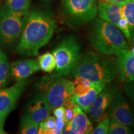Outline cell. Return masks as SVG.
I'll return each mask as SVG.
<instances>
[{"instance_id":"cell-5","label":"cell","mask_w":134,"mask_h":134,"mask_svg":"<svg viewBox=\"0 0 134 134\" xmlns=\"http://www.w3.org/2000/svg\"><path fill=\"white\" fill-rule=\"evenodd\" d=\"M29 14L28 10L14 11L6 6L0 8V42L8 44L18 41Z\"/></svg>"},{"instance_id":"cell-10","label":"cell","mask_w":134,"mask_h":134,"mask_svg":"<svg viewBox=\"0 0 134 134\" xmlns=\"http://www.w3.org/2000/svg\"><path fill=\"white\" fill-rule=\"evenodd\" d=\"M115 94L116 89L114 87H105L99 93L87 111L92 121L98 122L103 118Z\"/></svg>"},{"instance_id":"cell-14","label":"cell","mask_w":134,"mask_h":134,"mask_svg":"<svg viewBox=\"0 0 134 134\" xmlns=\"http://www.w3.org/2000/svg\"><path fill=\"white\" fill-rule=\"evenodd\" d=\"M70 124L72 131L75 134L91 133L93 129L92 122L89 119L83 110L76 104L74 109V115Z\"/></svg>"},{"instance_id":"cell-1","label":"cell","mask_w":134,"mask_h":134,"mask_svg":"<svg viewBox=\"0 0 134 134\" xmlns=\"http://www.w3.org/2000/svg\"><path fill=\"white\" fill-rule=\"evenodd\" d=\"M55 27L56 21L50 14L39 11L31 12L20 37L18 53L36 56L52 37Z\"/></svg>"},{"instance_id":"cell-18","label":"cell","mask_w":134,"mask_h":134,"mask_svg":"<svg viewBox=\"0 0 134 134\" xmlns=\"http://www.w3.org/2000/svg\"><path fill=\"white\" fill-rule=\"evenodd\" d=\"M40 69L47 73H51L56 68V61L52 53L47 52L40 55L38 58Z\"/></svg>"},{"instance_id":"cell-24","label":"cell","mask_w":134,"mask_h":134,"mask_svg":"<svg viewBox=\"0 0 134 134\" xmlns=\"http://www.w3.org/2000/svg\"><path fill=\"white\" fill-rule=\"evenodd\" d=\"M56 118L55 117L48 116L39 124L38 133L39 134H50L51 130L55 127Z\"/></svg>"},{"instance_id":"cell-3","label":"cell","mask_w":134,"mask_h":134,"mask_svg":"<svg viewBox=\"0 0 134 134\" xmlns=\"http://www.w3.org/2000/svg\"><path fill=\"white\" fill-rule=\"evenodd\" d=\"M71 73L75 78L81 77L93 83L105 85L116 75L115 66L108 60L93 52L81 55Z\"/></svg>"},{"instance_id":"cell-8","label":"cell","mask_w":134,"mask_h":134,"mask_svg":"<svg viewBox=\"0 0 134 134\" xmlns=\"http://www.w3.org/2000/svg\"><path fill=\"white\" fill-rule=\"evenodd\" d=\"M109 108L110 119L134 129V112L123 93L115 94Z\"/></svg>"},{"instance_id":"cell-11","label":"cell","mask_w":134,"mask_h":134,"mask_svg":"<svg viewBox=\"0 0 134 134\" xmlns=\"http://www.w3.org/2000/svg\"><path fill=\"white\" fill-rule=\"evenodd\" d=\"M115 62L116 75L122 83L134 80V53L129 48L117 53Z\"/></svg>"},{"instance_id":"cell-12","label":"cell","mask_w":134,"mask_h":134,"mask_svg":"<svg viewBox=\"0 0 134 134\" xmlns=\"http://www.w3.org/2000/svg\"><path fill=\"white\" fill-rule=\"evenodd\" d=\"M51 108L43 93L37 94L28 104L25 115L39 124L50 115Z\"/></svg>"},{"instance_id":"cell-25","label":"cell","mask_w":134,"mask_h":134,"mask_svg":"<svg viewBox=\"0 0 134 134\" xmlns=\"http://www.w3.org/2000/svg\"><path fill=\"white\" fill-rule=\"evenodd\" d=\"M110 117H104L100 120L99 124L95 129H93L91 132L92 134H107L108 133L109 128Z\"/></svg>"},{"instance_id":"cell-30","label":"cell","mask_w":134,"mask_h":134,"mask_svg":"<svg viewBox=\"0 0 134 134\" xmlns=\"http://www.w3.org/2000/svg\"><path fill=\"white\" fill-rule=\"evenodd\" d=\"M125 0H99V3H120L125 1Z\"/></svg>"},{"instance_id":"cell-4","label":"cell","mask_w":134,"mask_h":134,"mask_svg":"<svg viewBox=\"0 0 134 134\" xmlns=\"http://www.w3.org/2000/svg\"><path fill=\"white\" fill-rule=\"evenodd\" d=\"M56 61L55 77H63L71 73L81 57V47L75 37L70 36L62 40L53 50Z\"/></svg>"},{"instance_id":"cell-32","label":"cell","mask_w":134,"mask_h":134,"mask_svg":"<svg viewBox=\"0 0 134 134\" xmlns=\"http://www.w3.org/2000/svg\"><path fill=\"white\" fill-rule=\"evenodd\" d=\"M4 133H5V132L4 131V130H3V127H2L1 125H0V134H4Z\"/></svg>"},{"instance_id":"cell-28","label":"cell","mask_w":134,"mask_h":134,"mask_svg":"<svg viewBox=\"0 0 134 134\" xmlns=\"http://www.w3.org/2000/svg\"><path fill=\"white\" fill-rule=\"evenodd\" d=\"M53 114L55 118L57 117H64L65 114V108L63 105L53 109Z\"/></svg>"},{"instance_id":"cell-2","label":"cell","mask_w":134,"mask_h":134,"mask_svg":"<svg viewBox=\"0 0 134 134\" xmlns=\"http://www.w3.org/2000/svg\"><path fill=\"white\" fill-rule=\"evenodd\" d=\"M91 45L103 55H116L128 46L119 28L112 23L96 19L89 35Z\"/></svg>"},{"instance_id":"cell-13","label":"cell","mask_w":134,"mask_h":134,"mask_svg":"<svg viewBox=\"0 0 134 134\" xmlns=\"http://www.w3.org/2000/svg\"><path fill=\"white\" fill-rule=\"evenodd\" d=\"M39 70L38 62L33 59L18 60L11 65V76L16 81L26 80Z\"/></svg>"},{"instance_id":"cell-27","label":"cell","mask_w":134,"mask_h":134,"mask_svg":"<svg viewBox=\"0 0 134 134\" xmlns=\"http://www.w3.org/2000/svg\"><path fill=\"white\" fill-rule=\"evenodd\" d=\"M124 90L127 96L129 98L134 104V80L124 83Z\"/></svg>"},{"instance_id":"cell-33","label":"cell","mask_w":134,"mask_h":134,"mask_svg":"<svg viewBox=\"0 0 134 134\" xmlns=\"http://www.w3.org/2000/svg\"><path fill=\"white\" fill-rule=\"evenodd\" d=\"M132 1H134V0H132Z\"/></svg>"},{"instance_id":"cell-7","label":"cell","mask_w":134,"mask_h":134,"mask_svg":"<svg viewBox=\"0 0 134 134\" xmlns=\"http://www.w3.org/2000/svg\"><path fill=\"white\" fill-rule=\"evenodd\" d=\"M43 93L50 108L53 110L62 106L71 98L73 94V81L63 77L53 76Z\"/></svg>"},{"instance_id":"cell-15","label":"cell","mask_w":134,"mask_h":134,"mask_svg":"<svg viewBox=\"0 0 134 134\" xmlns=\"http://www.w3.org/2000/svg\"><path fill=\"white\" fill-rule=\"evenodd\" d=\"M120 3H99L98 11L100 19L117 26L119 21L123 16Z\"/></svg>"},{"instance_id":"cell-31","label":"cell","mask_w":134,"mask_h":134,"mask_svg":"<svg viewBox=\"0 0 134 134\" xmlns=\"http://www.w3.org/2000/svg\"><path fill=\"white\" fill-rule=\"evenodd\" d=\"M63 130L58 129H57L56 127H55L54 129H53L51 130V132H50V134H60V133H63Z\"/></svg>"},{"instance_id":"cell-26","label":"cell","mask_w":134,"mask_h":134,"mask_svg":"<svg viewBox=\"0 0 134 134\" xmlns=\"http://www.w3.org/2000/svg\"><path fill=\"white\" fill-rule=\"evenodd\" d=\"M117 27L124 33L127 39L129 41L132 39V34L130 32L129 26V23L124 16H123L120 18V19L118 22Z\"/></svg>"},{"instance_id":"cell-29","label":"cell","mask_w":134,"mask_h":134,"mask_svg":"<svg viewBox=\"0 0 134 134\" xmlns=\"http://www.w3.org/2000/svg\"><path fill=\"white\" fill-rule=\"evenodd\" d=\"M65 125L64 117H57L55 122V127L58 129L63 130Z\"/></svg>"},{"instance_id":"cell-6","label":"cell","mask_w":134,"mask_h":134,"mask_svg":"<svg viewBox=\"0 0 134 134\" xmlns=\"http://www.w3.org/2000/svg\"><path fill=\"white\" fill-rule=\"evenodd\" d=\"M97 0H63L70 25H81L91 21L98 11Z\"/></svg>"},{"instance_id":"cell-19","label":"cell","mask_w":134,"mask_h":134,"mask_svg":"<svg viewBox=\"0 0 134 134\" xmlns=\"http://www.w3.org/2000/svg\"><path fill=\"white\" fill-rule=\"evenodd\" d=\"M120 4L122 14L128 22L131 34L134 33V1L125 0Z\"/></svg>"},{"instance_id":"cell-16","label":"cell","mask_w":134,"mask_h":134,"mask_svg":"<svg viewBox=\"0 0 134 134\" xmlns=\"http://www.w3.org/2000/svg\"><path fill=\"white\" fill-rule=\"evenodd\" d=\"M106 85L104 83H94L93 86L85 95L76 96V95L72 94L71 97V100L83 111L87 113L90 107L93 104L99 93L106 86Z\"/></svg>"},{"instance_id":"cell-9","label":"cell","mask_w":134,"mask_h":134,"mask_svg":"<svg viewBox=\"0 0 134 134\" xmlns=\"http://www.w3.org/2000/svg\"><path fill=\"white\" fill-rule=\"evenodd\" d=\"M26 84V80H21L9 88L0 90V124L2 127L8 114L14 109Z\"/></svg>"},{"instance_id":"cell-21","label":"cell","mask_w":134,"mask_h":134,"mask_svg":"<svg viewBox=\"0 0 134 134\" xmlns=\"http://www.w3.org/2000/svg\"><path fill=\"white\" fill-rule=\"evenodd\" d=\"M9 65L6 55L0 50V90L6 85L9 75Z\"/></svg>"},{"instance_id":"cell-22","label":"cell","mask_w":134,"mask_h":134,"mask_svg":"<svg viewBox=\"0 0 134 134\" xmlns=\"http://www.w3.org/2000/svg\"><path fill=\"white\" fill-rule=\"evenodd\" d=\"M134 132L131 128L113 119L110 120L108 133L109 134H131Z\"/></svg>"},{"instance_id":"cell-23","label":"cell","mask_w":134,"mask_h":134,"mask_svg":"<svg viewBox=\"0 0 134 134\" xmlns=\"http://www.w3.org/2000/svg\"><path fill=\"white\" fill-rule=\"evenodd\" d=\"M31 0H7L6 7L14 11H25L28 10Z\"/></svg>"},{"instance_id":"cell-20","label":"cell","mask_w":134,"mask_h":134,"mask_svg":"<svg viewBox=\"0 0 134 134\" xmlns=\"http://www.w3.org/2000/svg\"><path fill=\"white\" fill-rule=\"evenodd\" d=\"M39 124L30 119L26 115H23L21 119L19 133L22 134L38 133Z\"/></svg>"},{"instance_id":"cell-17","label":"cell","mask_w":134,"mask_h":134,"mask_svg":"<svg viewBox=\"0 0 134 134\" xmlns=\"http://www.w3.org/2000/svg\"><path fill=\"white\" fill-rule=\"evenodd\" d=\"M94 83L89 81L85 78L76 77L73 81V94L83 96L90 91Z\"/></svg>"}]
</instances>
